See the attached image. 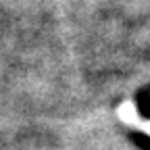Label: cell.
Instances as JSON below:
<instances>
[{"instance_id": "obj_1", "label": "cell", "mask_w": 150, "mask_h": 150, "mask_svg": "<svg viewBox=\"0 0 150 150\" xmlns=\"http://www.w3.org/2000/svg\"><path fill=\"white\" fill-rule=\"evenodd\" d=\"M119 117L121 121L129 123V125H140V119H138V110L134 106V102H123L119 106Z\"/></svg>"}, {"instance_id": "obj_2", "label": "cell", "mask_w": 150, "mask_h": 150, "mask_svg": "<svg viewBox=\"0 0 150 150\" xmlns=\"http://www.w3.org/2000/svg\"><path fill=\"white\" fill-rule=\"evenodd\" d=\"M140 127H142V129L146 131V134L150 136V121H144V123H140Z\"/></svg>"}]
</instances>
